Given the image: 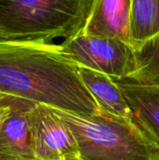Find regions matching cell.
Here are the masks:
<instances>
[{
  "label": "cell",
  "instance_id": "cell-1",
  "mask_svg": "<svg viewBox=\"0 0 159 160\" xmlns=\"http://www.w3.org/2000/svg\"><path fill=\"white\" fill-rule=\"evenodd\" d=\"M0 92L82 116L100 112L58 44L0 38Z\"/></svg>",
  "mask_w": 159,
  "mask_h": 160
},
{
  "label": "cell",
  "instance_id": "cell-2",
  "mask_svg": "<svg viewBox=\"0 0 159 160\" xmlns=\"http://www.w3.org/2000/svg\"><path fill=\"white\" fill-rule=\"evenodd\" d=\"M92 0H0V38L52 43L81 32Z\"/></svg>",
  "mask_w": 159,
  "mask_h": 160
},
{
  "label": "cell",
  "instance_id": "cell-3",
  "mask_svg": "<svg viewBox=\"0 0 159 160\" xmlns=\"http://www.w3.org/2000/svg\"><path fill=\"white\" fill-rule=\"evenodd\" d=\"M55 110L71 128L83 160H159V148L132 121L102 112L82 116Z\"/></svg>",
  "mask_w": 159,
  "mask_h": 160
},
{
  "label": "cell",
  "instance_id": "cell-4",
  "mask_svg": "<svg viewBox=\"0 0 159 160\" xmlns=\"http://www.w3.org/2000/svg\"><path fill=\"white\" fill-rule=\"evenodd\" d=\"M58 46L79 67L91 68L112 78L127 79L136 68L133 48L121 39L79 33L64 39Z\"/></svg>",
  "mask_w": 159,
  "mask_h": 160
},
{
  "label": "cell",
  "instance_id": "cell-5",
  "mask_svg": "<svg viewBox=\"0 0 159 160\" xmlns=\"http://www.w3.org/2000/svg\"><path fill=\"white\" fill-rule=\"evenodd\" d=\"M31 144L36 160L80 158L75 136L52 107L36 104L31 112Z\"/></svg>",
  "mask_w": 159,
  "mask_h": 160
},
{
  "label": "cell",
  "instance_id": "cell-6",
  "mask_svg": "<svg viewBox=\"0 0 159 160\" xmlns=\"http://www.w3.org/2000/svg\"><path fill=\"white\" fill-rule=\"evenodd\" d=\"M80 33L117 38L130 44V0H92Z\"/></svg>",
  "mask_w": 159,
  "mask_h": 160
},
{
  "label": "cell",
  "instance_id": "cell-7",
  "mask_svg": "<svg viewBox=\"0 0 159 160\" xmlns=\"http://www.w3.org/2000/svg\"><path fill=\"white\" fill-rule=\"evenodd\" d=\"M112 79L130 106L134 124L159 148V85Z\"/></svg>",
  "mask_w": 159,
  "mask_h": 160
},
{
  "label": "cell",
  "instance_id": "cell-8",
  "mask_svg": "<svg viewBox=\"0 0 159 160\" xmlns=\"http://www.w3.org/2000/svg\"><path fill=\"white\" fill-rule=\"evenodd\" d=\"M36 104L19 99L0 131V160H36L31 144V112Z\"/></svg>",
  "mask_w": 159,
  "mask_h": 160
},
{
  "label": "cell",
  "instance_id": "cell-9",
  "mask_svg": "<svg viewBox=\"0 0 159 160\" xmlns=\"http://www.w3.org/2000/svg\"><path fill=\"white\" fill-rule=\"evenodd\" d=\"M80 75L95 98L99 112L133 122L128 102L112 77L102 72L79 67Z\"/></svg>",
  "mask_w": 159,
  "mask_h": 160
},
{
  "label": "cell",
  "instance_id": "cell-10",
  "mask_svg": "<svg viewBox=\"0 0 159 160\" xmlns=\"http://www.w3.org/2000/svg\"><path fill=\"white\" fill-rule=\"evenodd\" d=\"M159 35V0H130V44L134 51Z\"/></svg>",
  "mask_w": 159,
  "mask_h": 160
},
{
  "label": "cell",
  "instance_id": "cell-11",
  "mask_svg": "<svg viewBox=\"0 0 159 160\" xmlns=\"http://www.w3.org/2000/svg\"><path fill=\"white\" fill-rule=\"evenodd\" d=\"M136 68L127 78L149 85H159V35L134 51Z\"/></svg>",
  "mask_w": 159,
  "mask_h": 160
},
{
  "label": "cell",
  "instance_id": "cell-12",
  "mask_svg": "<svg viewBox=\"0 0 159 160\" xmlns=\"http://www.w3.org/2000/svg\"><path fill=\"white\" fill-rule=\"evenodd\" d=\"M21 98L0 92V131Z\"/></svg>",
  "mask_w": 159,
  "mask_h": 160
},
{
  "label": "cell",
  "instance_id": "cell-13",
  "mask_svg": "<svg viewBox=\"0 0 159 160\" xmlns=\"http://www.w3.org/2000/svg\"><path fill=\"white\" fill-rule=\"evenodd\" d=\"M70 160H83L82 158H73V159H70Z\"/></svg>",
  "mask_w": 159,
  "mask_h": 160
}]
</instances>
